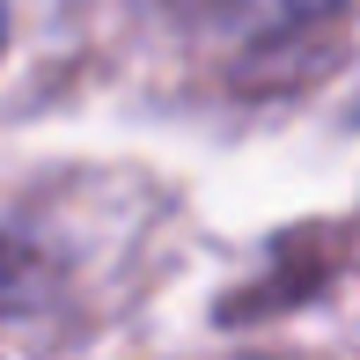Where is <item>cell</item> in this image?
Listing matches in <instances>:
<instances>
[{
	"label": "cell",
	"mask_w": 360,
	"mask_h": 360,
	"mask_svg": "<svg viewBox=\"0 0 360 360\" xmlns=\"http://www.w3.org/2000/svg\"><path fill=\"white\" fill-rule=\"evenodd\" d=\"M44 294H52L44 257L30 250V243L0 236V323H8V316H30V309H44Z\"/></svg>",
	"instance_id": "2"
},
{
	"label": "cell",
	"mask_w": 360,
	"mask_h": 360,
	"mask_svg": "<svg viewBox=\"0 0 360 360\" xmlns=\"http://www.w3.org/2000/svg\"><path fill=\"white\" fill-rule=\"evenodd\" d=\"M155 15L176 37L228 59H265L287 44H309L346 15V0H155Z\"/></svg>",
	"instance_id": "1"
},
{
	"label": "cell",
	"mask_w": 360,
	"mask_h": 360,
	"mask_svg": "<svg viewBox=\"0 0 360 360\" xmlns=\"http://www.w3.org/2000/svg\"><path fill=\"white\" fill-rule=\"evenodd\" d=\"M0 44H8V0H0Z\"/></svg>",
	"instance_id": "3"
}]
</instances>
